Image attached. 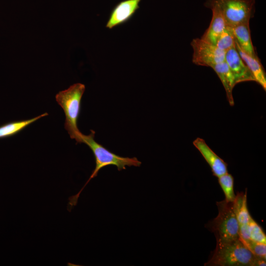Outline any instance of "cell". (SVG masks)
Masks as SVG:
<instances>
[{"label": "cell", "mask_w": 266, "mask_h": 266, "mask_svg": "<svg viewBox=\"0 0 266 266\" xmlns=\"http://www.w3.org/2000/svg\"><path fill=\"white\" fill-rule=\"evenodd\" d=\"M95 131L91 130L90 134H83L82 135L81 143L87 144L92 151L95 158L96 166L90 177L78 193L69 198L67 207L69 211L77 204L79 196L84 188L92 179L97 176L99 170L102 168L113 165L116 166L119 171H121L126 169V166H140L141 164V162L135 157H123L110 152L95 140Z\"/></svg>", "instance_id": "1"}, {"label": "cell", "mask_w": 266, "mask_h": 266, "mask_svg": "<svg viewBox=\"0 0 266 266\" xmlns=\"http://www.w3.org/2000/svg\"><path fill=\"white\" fill-rule=\"evenodd\" d=\"M85 90V86L77 83L66 90L60 91L55 97L57 102L65 112V128L70 138L75 139L77 143H81L83 134L78 128L77 122L80 112L81 99Z\"/></svg>", "instance_id": "2"}, {"label": "cell", "mask_w": 266, "mask_h": 266, "mask_svg": "<svg viewBox=\"0 0 266 266\" xmlns=\"http://www.w3.org/2000/svg\"><path fill=\"white\" fill-rule=\"evenodd\" d=\"M256 257L239 238L225 243H217L205 266H253Z\"/></svg>", "instance_id": "3"}, {"label": "cell", "mask_w": 266, "mask_h": 266, "mask_svg": "<svg viewBox=\"0 0 266 266\" xmlns=\"http://www.w3.org/2000/svg\"><path fill=\"white\" fill-rule=\"evenodd\" d=\"M218 214L209 223L208 228L214 234L217 243H225L239 238L238 224L233 202L225 200L216 202Z\"/></svg>", "instance_id": "4"}, {"label": "cell", "mask_w": 266, "mask_h": 266, "mask_svg": "<svg viewBox=\"0 0 266 266\" xmlns=\"http://www.w3.org/2000/svg\"><path fill=\"white\" fill-rule=\"evenodd\" d=\"M220 10L227 26L233 27L249 21L254 14L255 0H207Z\"/></svg>", "instance_id": "5"}, {"label": "cell", "mask_w": 266, "mask_h": 266, "mask_svg": "<svg viewBox=\"0 0 266 266\" xmlns=\"http://www.w3.org/2000/svg\"><path fill=\"white\" fill-rule=\"evenodd\" d=\"M191 46L193 49L192 62L195 65L211 67L225 61V51L201 38H194Z\"/></svg>", "instance_id": "6"}, {"label": "cell", "mask_w": 266, "mask_h": 266, "mask_svg": "<svg viewBox=\"0 0 266 266\" xmlns=\"http://www.w3.org/2000/svg\"><path fill=\"white\" fill-rule=\"evenodd\" d=\"M141 0H124L117 4L112 10L106 28L111 29L128 21L139 8Z\"/></svg>", "instance_id": "7"}, {"label": "cell", "mask_w": 266, "mask_h": 266, "mask_svg": "<svg viewBox=\"0 0 266 266\" xmlns=\"http://www.w3.org/2000/svg\"><path fill=\"white\" fill-rule=\"evenodd\" d=\"M225 61L232 72L236 84L246 81H255L253 74L235 47L226 52Z\"/></svg>", "instance_id": "8"}, {"label": "cell", "mask_w": 266, "mask_h": 266, "mask_svg": "<svg viewBox=\"0 0 266 266\" xmlns=\"http://www.w3.org/2000/svg\"><path fill=\"white\" fill-rule=\"evenodd\" d=\"M193 143L210 166L213 175L218 177L228 172L227 164L209 147L204 139L198 137Z\"/></svg>", "instance_id": "9"}, {"label": "cell", "mask_w": 266, "mask_h": 266, "mask_svg": "<svg viewBox=\"0 0 266 266\" xmlns=\"http://www.w3.org/2000/svg\"><path fill=\"white\" fill-rule=\"evenodd\" d=\"M204 6L212 10V16L208 28L200 38L215 45L218 37L225 29L226 24L220 10L216 5L206 1Z\"/></svg>", "instance_id": "10"}, {"label": "cell", "mask_w": 266, "mask_h": 266, "mask_svg": "<svg viewBox=\"0 0 266 266\" xmlns=\"http://www.w3.org/2000/svg\"><path fill=\"white\" fill-rule=\"evenodd\" d=\"M235 41L239 47L248 55L258 58L251 38L249 21L231 27Z\"/></svg>", "instance_id": "11"}, {"label": "cell", "mask_w": 266, "mask_h": 266, "mask_svg": "<svg viewBox=\"0 0 266 266\" xmlns=\"http://www.w3.org/2000/svg\"><path fill=\"white\" fill-rule=\"evenodd\" d=\"M235 47L240 57L253 74L255 81L266 90V76L259 58L253 57L244 52L235 41Z\"/></svg>", "instance_id": "12"}, {"label": "cell", "mask_w": 266, "mask_h": 266, "mask_svg": "<svg viewBox=\"0 0 266 266\" xmlns=\"http://www.w3.org/2000/svg\"><path fill=\"white\" fill-rule=\"evenodd\" d=\"M215 71L225 90L228 102L231 106L234 105L233 90L236 84L234 77L225 61L211 67Z\"/></svg>", "instance_id": "13"}, {"label": "cell", "mask_w": 266, "mask_h": 266, "mask_svg": "<svg viewBox=\"0 0 266 266\" xmlns=\"http://www.w3.org/2000/svg\"><path fill=\"white\" fill-rule=\"evenodd\" d=\"M48 115L47 113H44L30 119L16 121L3 125L0 127V138L13 136L36 120Z\"/></svg>", "instance_id": "14"}, {"label": "cell", "mask_w": 266, "mask_h": 266, "mask_svg": "<svg viewBox=\"0 0 266 266\" xmlns=\"http://www.w3.org/2000/svg\"><path fill=\"white\" fill-rule=\"evenodd\" d=\"M218 182L227 202H233L235 195L233 190L234 180L233 176L228 172L218 177Z\"/></svg>", "instance_id": "15"}, {"label": "cell", "mask_w": 266, "mask_h": 266, "mask_svg": "<svg viewBox=\"0 0 266 266\" xmlns=\"http://www.w3.org/2000/svg\"><path fill=\"white\" fill-rule=\"evenodd\" d=\"M215 45L225 52L235 47V38L231 27L226 26L225 29L218 37Z\"/></svg>", "instance_id": "16"}, {"label": "cell", "mask_w": 266, "mask_h": 266, "mask_svg": "<svg viewBox=\"0 0 266 266\" xmlns=\"http://www.w3.org/2000/svg\"><path fill=\"white\" fill-rule=\"evenodd\" d=\"M249 239L266 243V236L261 226L252 218L249 223Z\"/></svg>", "instance_id": "17"}, {"label": "cell", "mask_w": 266, "mask_h": 266, "mask_svg": "<svg viewBox=\"0 0 266 266\" xmlns=\"http://www.w3.org/2000/svg\"><path fill=\"white\" fill-rule=\"evenodd\" d=\"M243 242L255 257L266 259V243L254 241L250 239Z\"/></svg>", "instance_id": "18"}, {"label": "cell", "mask_w": 266, "mask_h": 266, "mask_svg": "<svg viewBox=\"0 0 266 266\" xmlns=\"http://www.w3.org/2000/svg\"><path fill=\"white\" fill-rule=\"evenodd\" d=\"M266 259L256 257L253 263V266H266Z\"/></svg>", "instance_id": "19"}]
</instances>
